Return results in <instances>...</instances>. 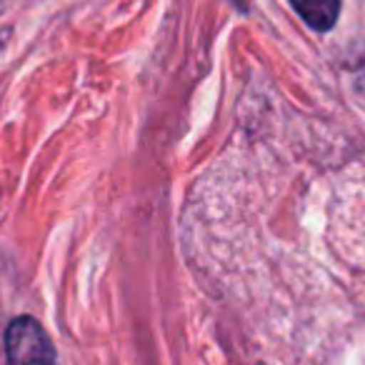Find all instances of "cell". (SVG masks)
Here are the masks:
<instances>
[{
	"label": "cell",
	"instance_id": "cell-3",
	"mask_svg": "<svg viewBox=\"0 0 365 365\" xmlns=\"http://www.w3.org/2000/svg\"><path fill=\"white\" fill-rule=\"evenodd\" d=\"M235 8H240V11H248V0H230Z\"/></svg>",
	"mask_w": 365,
	"mask_h": 365
},
{
	"label": "cell",
	"instance_id": "cell-2",
	"mask_svg": "<svg viewBox=\"0 0 365 365\" xmlns=\"http://www.w3.org/2000/svg\"><path fill=\"white\" fill-rule=\"evenodd\" d=\"M290 6L313 31H330L340 16V0H290Z\"/></svg>",
	"mask_w": 365,
	"mask_h": 365
},
{
	"label": "cell",
	"instance_id": "cell-1",
	"mask_svg": "<svg viewBox=\"0 0 365 365\" xmlns=\"http://www.w3.org/2000/svg\"><path fill=\"white\" fill-rule=\"evenodd\" d=\"M8 365H58L56 348L36 318L21 315L6 328Z\"/></svg>",
	"mask_w": 365,
	"mask_h": 365
}]
</instances>
